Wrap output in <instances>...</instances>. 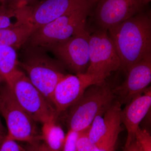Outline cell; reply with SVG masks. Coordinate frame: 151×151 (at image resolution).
I'll use <instances>...</instances> for the list:
<instances>
[{"label":"cell","instance_id":"cell-1","mask_svg":"<svg viewBox=\"0 0 151 151\" xmlns=\"http://www.w3.org/2000/svg\"><path fill=\"white\" fill-rule=\"evenodd\" d=\"M121 62L128 69L151 55V19L147 14H136L107 30Z\"/></svg>","mask_w":151,"mask_h":151},{"label":"cell","instance_id":"cell-2","mask_svg":"<svg viewBox=\"0 0 151 151\" xmlns=\"http://www.w3.org/2000/svg\"><path fill=\"white\" fill-rule=\"evenodd\" d=\"M116 97L114 88L106 81L89 86L68 108V130L83 132L87 129L96 116L104 115Z\"/></svg>","mask_w":151,"mask_h":151},{"label":"cell","instance_id":"cell-3","mask_svg":"<svg viewBox=\"0 0 151 151\" xmlns=\"http://www.w3.org/2000/svg\"><path fill=\"white\" fill-rule=\"evenodd\" d=\"M94 3L65 14L38 28L24 45L46 51L50 47L87 30L86 19Z\"/></svg>","mask_w":151,"mask_h":151},{"label":"cell","instance_id":"cell-4","mask_svg":"<svg viewBox=\"0 0 151 151\" xmlns=\"http://www.w3.org/2000/svg\"><path fill=\"white\" fill-rule=\"evenodd\" d=\"M46 51L39 47L25 46L19 64L32 84L51 103L55 86L65 74L61 62L49 56Z\"/></svg>","mask_w":151,"mask_h":151},{"label":"cell","instance_id":"cell-5","mask_svg":"<svg viewBox=\"0 0 151 151\" xmlns=\"http://www.w3.org/2000/svg\"><path fill=\"white\" fill-rule=\"evenodd\" d=\"M6 84L19 105L35 122L42 124L58 117L52 104L23 71L18 70Z\"/></svg>","mask_w":151,"mask_h":151},{"label":"cell","instance_id":"cell-6","mask_svg":"<svg viewBox=\"0 0 151 151\" xmlns=\"http://www.w3.org/2000/svg\"><path fill=\"white\" fill-rule=\"evenodd\" d=\"M0 113L7 127L6 138L27 143L40 139L36 122L19 105L7 84L0 88Z\"/></svg>","mask_w":151,"mask_h":151},{"label":"cell","instance_id":"cell-7","mask_svg":"<svg viewBox=\"0 0 151 151\" xmlns=\"http://www.w3.org/2000/svg\"><path fill=\"white\" fill-rule=\"evenodd\" d=\"M121 67V60L108 31L97 29L90 34L89 65L85 73L99 84Z\"/></svg>","mask_w":151,"mask_h":151},{"label":"cell","instance_id":"cell-8","mask_svg":"<svg viewBox=\"0 0 151 151\" xmlns=\"http://www.w3.org/2000/svg\"><path fill=\"white\" fill-rule=\"evenodd\" d=\"M90 34L86 30L50 47L47 50L51 52L63 66L76 74L85 73L89 65Z\"/></svg>","mask_w":151,"mask_h":151},{"label":"cell","instance_id":"cell-9","mask_svg":"<svg viewBox=\"0 0 151 151\" xmlns=\"http://www.w3.org/2000/svg\"><path fill=\"white\" fill-rule=\"evenodd\" d=\"M142 0H98L94 20L98 29L107 31L139 12Z\"/></svg>","mask_w":151,"mask_h":151},{"label":"cell","instance_id":"cell-10","mask_svg":"<svg viewBox=\"0 0 151 151\" xmlns=\"http://www.w3.org/2000/svg\"><path fill=\"white\" fill-rule=\"evenodd\" d=\"M97 0H43L35 6L22 8L26 18L36 29Z\"/></svg>","mask_w":151,"mask_h":151},{"label":"cell","instance_id":"cell-11","mask_svg":"<svg viewBox=\"0 0 151 151\" xmlns=\"http://www.w3.org/2000/svg\"><path fill=\"white\" fill-rule=\"evenodd\" d=\"M97 84L85 73L65 74L57 84L51 97L58 116L75 103L89 86Z\"/></svg>","mask_w":151,"mask_h":151},{"label":"cell","instance_id":"cell-12","mask_svg":"<svg viewBox=\"0 0 151 151\" xmlns=\"http://www.w3.org/2000/svg\"><path fill=\"white\" fill-rule=\"evenodd\" d=\"M126 80L114 88L121 103L127 104L136 96L142 94L151 82V55L146 56L128 69Z\"/></svg>","mask_w":151,"mask_h":151},{"label":"cell","instance_id":"cell-13","mask_svg":"<svg viewBox=\"0 0 151 151\" xmlns=\"http://www.w3.org/2000/svg\"><path fill=\"white\" fill-rule=\"evenodd\" d=\"M121 107V103L115 100L103 116L95 117L87 131V136L92 142L97 145L109 137L120 134Z\"/></svg>","mask_w":151,"mask_h":151},{"label":"cell","instance_id":"cell-14","mask_svg":"<svg viewBox=\"0 0 151 151\" xmlns=\"http://www.w3.org/2000/svg\"><path fill=\"white\" fill-rule=\"evenodd\" d=\"M151 87H148L142 94L136 96L121 112L122 123L124 124L127 132L126 145L135 139L136 132L139 125L150 109Z\"/></svg>","mask_w":151,"mask_h":151},{"label":"cell","instance_id":"cell-15","mask_svg":"<svg viewBox=\"0 0 151 151\" xmlns=\"http://www.w3.org/2000/svg\"><path fill=\"white\" fill-rule=\"evenodd\" d=\"M17 22L13 26L0 29V47H12L18 49L24 45L36 29L19 9L16 10Z\"/></svg>","mask_w":151,"mask_h":151},{"label":"cell","instance_id":"cell-16","mask_svg":"<svg viewBox=\"0 0 151 151\" xmlns=\"http://www.w3.org/2000/svg\"><path fill=\"white\" fill-rule=\"evenodd\" d=\"M56 119L42 124L40 139L50 151H62L65 141V133L56 123Z\"/></svg>","mask_w":151,"mask_h":151},{"label":"cell","instance_id":"cell-17","mask_svg":"<svg viewBox=\"0 0 151 151\" xmlns=\"http://www.w3.org/2000/svg\"><path fill=\"white\" fill-rule=\"evenodd\" d=\"M16 49L12 47H0V74L8 83L19 69Z\"/></svg>","mask_w":151,"mask_h":151},{"label":"cell","instance_id":"cell-18","mask_svg":"<svg viewBox=\"0 0 151 151\" xmlns=\"http://www.w3.org/2000/svg\"><path fill=\"white\" fill-rule=\"evenodd\" d=\"M134 138L142 151H151V137L146 129L139 127L135 134Z\"/></svg>","mask_w":151,"mask_h":151},{"label":"cell","instance_id":"cell-19","mask_svg":"<svg viewBox=\"0 0 151 151\" xmlns=\"http://www.w3.org/2000/svg\"><path fill=\"white\" fill-rule=\"evenodd\" d=\"M88 129L81 132L77 142V151H100L97 145L92 142L88 138Z\"/></svg>","mask_w":151,"mask_h":151},{"label":"cell","instance_id":"cell-20","mask_svg":"<svg viewBox=\"0 0 151 151\" xmlns=\"http://www.w3.org/2000/svg\"><path fill=\"white\" fill-rule=\"evenodd\" d=\"M81 132L68 130L65 134L62 151H77V144Z\"/></svg>","mask_w":151,"mask_h":151},{"label":"cell","instance_id":"cell-21","mask_svg":"<svg viewBox=\"0 0 151 151\" xmlns=\"http://www.w3.org/2000/svg\"><path fill=\"white\" fill-rule=\"evenodd\" d=\"M16 15V11L0 6V29L13 26L14 23L11 22V18Z\"/></svg>","mask_w":151,"mask_h":151},{"label":"cell","instance_id":"cell-22","mask_svg":"<svg viewBox=\"0 0 151 151\" xmlns=\"http://www.w3.org/2000/svg\"><path fill=\"white\" fill-rule=\"evenodd\" d=\"M0 151H22V147L15 141L5 137L0 145Z\"/></svg>","mask_w":151,"mask_h":151},{"label":"cell","instance_id":"cell-23","mask_svg":"<svg viewBox=\"0 0 151 151\" xmlns=\"http://www.w3.org/2000/svg\"><path fill=\"white\" fill-rule=\"evenodd\" d=\"M118 138L114 137L108 138L97 145V147L100 151H114Z\"/></svg>","mask_w":151,"mask_h":151},{"label":"cell","instance_id":"cell-24","mask_svg":"<svg viewBox=\"0 0 151 151\" xmlns=\"http://www.w3.org/2000/svg\"><path fill=\"white\" fill-rule=\"evenodd\" d=\"M25 147H22V151H50L44 143H40L39 140L28 143Z\"/></svg>","mask_w":151,"mask_h":151},{"label":"cell","instance_id":"cell-25","mask_svg":"<svg viewBox=\"0 0 151 151\" xmlns=\"http://www.w3.org/2000/svg\"><path fill=\"white\" fill-rule=\"evenodd\" d=\"M34 0H13L8 8L15 11L17 9L28 6Z\"/></svg>","mask_w":151,"mask_h":151},{"label":"cell","instance_id":"cell-26","mask_svg":"<svg viewBox=\"0 0 151 151\" xmlns=\"http://www.w3.org/2000/svg\"><path fill=\"white\" fill-rule=\"evenodd\" d=\"M124 151H142L135 139L132 140L129 144L125 145Z\"/></svg>","mask_w":151,"mask_h":151},{"label":"cell","instance_id":"cell-27","mask_svg":"<svg viewBox=\"0 0 151 151\" xmlns=\"http://www.w3.org/2000/svg\"><path fill=\"white\" fill-rule=\"evenodd\" d=\"M12 1L13 0H0V3L1 4V5L8 8L9 6Z\"/></svg>","mask_w":151,"mask_h":151},{"label":"cell","instance_id":"cell-28","mask_svg":"<svg viewBox=\"0 0 151 151\" xmlns=\"http://www.w3.org/2000/svg\"><path fill=\"white\" fill-rule=\"evenodd\" d=\"M5 132L3 124H2L1 119H0V134L6 136V135H5Z\"/></svg>","mask_w":151,"mask_h":151},{"label":"cell","instance_id":"cell-29","mask_svg":"<svg viewBox=\"0 0 151 151\" xmlns=\"http://www.w3.org/2000/svg\"><path fill=\"white\" fill-rule=\"evenodd\" d=\"M5 136H4V135L0 134V145H1V144Z\"/></svg>","mask_w":151,"mask_h":151},{"label":"cell","instance_id":"cell-30","mask_svg":"<svg viewBox=\"0 0 151 151\" xmlns=\"http://www.w3.org/2000/svg\"><path fill=\"white\" fill-rule=\"evenodd\" d=\"M142 1L144 5L148 4L149 2L151 1V0H142Z\"/></svg>","mask_w":151,"mask_h":151}]
</instances>
